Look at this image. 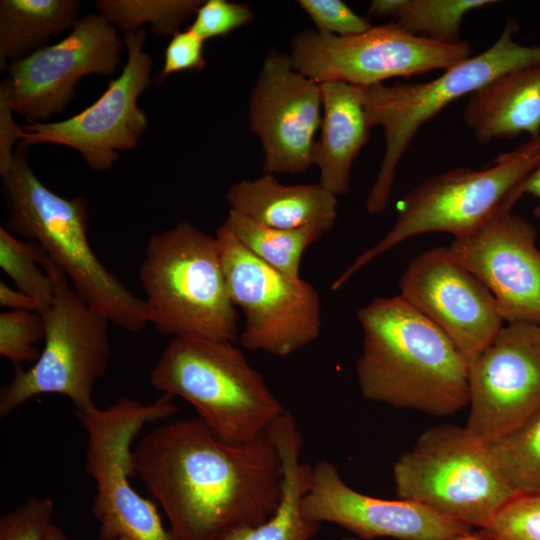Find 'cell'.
Segmentation results:
<instances>
[{"mask_svg": "<svg viewBox=\"0 0 540 540\" xmlns=\"http://www.w3.org/2000/svg\"><path fill=\"white\" fill-rule=\"evenodd\" d=\"M131 465L163 509L174 540H219L256 526L281 499L282 460L269 430L231 444L199 418L175 420L141 437Z\"/></svg>", "mask_w": 540, "mask_h": 540, "instance_id": "cell-1", "label": "cell"}, {"mask_svg": "<svg viewBox=\"0 0 540 540\" xmlns=\"http://www.w3.org/2000/svg\"><path fill=\"white\" fill-rule=\"evenodd\" d=\"M357 317L363 340L356 374L364 398L436 417L468 406V362L400 295L373 299Z\"/></svg>", "mask_w": 540, "mask_h": 540, "instance_id": "cell-2", "label": "cell"}, {"mask_svg": "<svg viewBox=\"0 0 540 540\" xmlns=\"http://www.w3.org/2000/svg\"><path fill=\"white\" fill-rule=\"evenodd\" d=\"M0 175L8 210L4 228L40 245L75 291L111 323L129 332L144 329V300L102 264L89 243L87 201L46 187L29 164L28 147L20 144Z\"/></svg>", "mask_w": 540, "mask_h": 540, "instance_id": "cell-3", "label": "cell"}, {"mask_svg": "<svg viewBox=\"0 0 540 540\" xmlns=\"http://www.w3.org/2000/svg\"><path fill=\"white\" fill-rule=\"evenodd\" d=\"M139 280L149 323L161 334L232 343L239 338L216 236L187 221L152 235Z\"/></svg>", "mask_w": 540, "mask_h": 540, "instance_id": "cell-4", "label": "cell"}, {"mask_svg": "<svg viewBox=\"0 0 540 540\" xmlns=\"http://www.w3.org/2000/svg\"><path fill=\"white\" fill-rule=\"evenodd\" d=\"M150 384L187 401L221 440L244 444L264 435L286 409L234 343L172 338Z\"/></svg>", "mask_w": 540, "mask_h": 540, "instance_id": "cell-5", "label": "cell"}, {"mask_svg": "<svg viewBox=\"0 0 540 540\" xmlns=\"http://www.w3.org/2000/svg\"><path fill=\"white\" fill-rule=\"evenodd\" d=\"M539 164L540 135L483 169L460 167L423 181L398 202L397 218L387 234L361 253L331 290H339L365 265L407 239L433 232L454 238L473 232L501 209L514 206L517 187Z\"/></svg>", "mask_w": 540, "mask_h": 540, "instance_id": "cell-6", "label": "cell"}, {"mask_svg": "<svg viewBox=\"0 0 540 540\" xmlns=\"http://www.w3.org/2000/svg\"><path fill=\"white\" fill-rule=\"evenodd\" d=\"M518 30L516 20H507L488 49L433 80L361 87L369 127H381L385 139L380 168L365 202L368 213L377 214L387 207L397 166L426 122L499 75L540 62V46L518 43L514 39Z\"/></svg>", "mask_w": 540, "mask_h": 540, "instance_id": "cell-7", "label": "cell"}, {"mask_svg": "<svg viewBox=\"0 0 540 540\" xmlns=\"http://www.w3.org/2000/svg\"><path fill=\"white\" fill-rule=\"evenodd\" d=\"M393 478L398 499L480 529L519 495L503 478L488 444L453 424L423 432L394 463Z\"/></svg>", "mask_w": 540, "mask_h": 540, "instance_id": "cell-8", "label": "cell"}, {"mask_svg": "<svg viewBox=\"0 0 540 540\" xmlns=\"http://www.w3.org/2000/svg\"><path fill=\"white\" fill-rule=\"evenodd\" d=\"M44 269L52 277L55 296L41 315L44 347L28 369L18 367L0 393V417L5 418L32 397L59 394L75 411L96 406L94 388L111 357V321L87 303L49 258Z\"/></svg>", "mask_w": 540, "mask_h": 540, "instance_id": "cell-9", "label": "cell"}, {"mask_svg": "<svg viewBox=\"0 0 540 540\" xmlns=\"http://www.w3.org/2000/svg\"><path fill=\"white\" fill-rule=\"evenodd\" d=\"M173 397L162 394L151 403L122 397L106 408L75 411L85 429L86 473L94 480L92 514L99 540H174L156 505L132 485V443L143 428L177 412Z\"/></svg>", "mask_w": 540, "mask_h": 540, "instance_id": "cell-10", "label": "cell"}, {"mask_svg": "<svg viewBox=\"0 0 540 540\" xmlns=\"http://www.w3.org/2000/svg\"><path fill=\"white\" fill-rule=\"evenodd\" d=\"M215 236L230 297L244 315L242 347L286 357L314 342L321 329L316 289L261 261L224 224Z\"/></svg>", "mask_w": 540, "mask_h": 540, "instance_id": "cell-11", "label": "cell"}, {"mask_svg": "<svg viewBox=\"0 0 540 540\" xmlns=\"http://www.w3.org/2000/svg\"><path fill=\"white\" fill-rule=\"evenodd\" d=\"M472 56L466 41L441 43L408 33L395 22L337 36L306 29L294 36L292 67L318 83L366 87L393 78L447 70Z\"/></svg>", "mask_w": 540, "mask_h": 540, "instance_id": "cell-12", "label": "cell"}, {"mask_svg": "<svg viewBox=\"0 0 540 540\" xmlns=\"http://www.w3.org/2000/svg\"><path fill=\"white\" fill-rule=\"evenodd\" d=\"M127 60L120 75L89 107L65 120L22 125L20 145L50 143L78 151L95 171L111 168L120 152L134 149L148 120L138 98L150 85L153 61L144 50L143 28L126 32Z\"/></svg>", "mask_w": 540, "mask_h": 540, "instance_id": "cell-13", "label": "cell"}, {"mask_svg": "<svg viewBox=\"0 0 540 540\" xmlns=\"http://www.w3.org/2000/svg\"><path fill=\"white\" fill-rule=\"evenodd\" d=\"M122 44L115 26L100 14H89L61 41L12 63L0 95L31 123L45 121L64 111L84 76H113Z\"/></svg>", "mask_w": 540, "mask_h": 540, "instance_id": "cell-14", "label": "cell"}, {"mask_svg": "<svg viewBox=\"0 0 540 540\" xmlns=\"http://www.w3.org/2000/svg\"><path fill=\"white\" fill-rule=\"evenodd\" d=\"M465 428L490 444L540 411V325L506 323L469 364Z\"/></svg>", "mask_w": 540, "mask_h": 540, "instance_id": "cell-15", "label": "cell"}, {"mask_svg": "<svg viewBox=\"0 0 540 540\" xmlns=\"http://www.w3.org/2000/svg\"><path fill=\"white\" fill-rule=\"evenodd\" d=\"M400 296L440 328L470 364L505 325L491 291L448 248L416 256L399 281Z\"/></svg>", "mask_w": 540, "mask_h": 540, "instance_id": "cell-16", "label": "cell"}, {"mask_svg": "<svg viewBox=\"0 0 540 540\" xmlns=\"http://www.w3.org/2000/svg\"><path fill=\"white\" fill-rule=\"evenodd\" d=\"M321 108L320 83L294 70L289 54L271 50L249 103V126L264 150V173L298 174L313 165Z\"/></svg>", "mask_w": 540, "mask_h": 540, "instance_id": "cell-17", "label": "cell"}, {"mask_svg": "<svg viewBox=\"0 0 540 540\" xmlns=\"http://www.w3.org/2000/svg\"><path fill=\"white\" fill-rule=\"evenodd\" d=\"M505 207L456 237L451 255L492 293L505 323L540 325V250L536 228Z\"/></svg>", "mask_w": 540, "mask_h": 540, "instance_id": "cell-18", "label": "cell"}, {"mask_svg": "<svg viewBox=\"0 0 540 540\" xmlns=\"http://www.w3.org/2000/svg\"><path fill=\"white\" fill-rule=\"evenodd\" d=\"M301 511L310 521L336 524L366 540H458L471 529L412 501L360 493L347 485L337 467L327 460L312 466Z\"/></svg>", "mask_w": 540, "mask_h": 540, "instance_id": "cell-19", "label": "cell"}, {"mask_svg": "<svg viewBox=\"0 0 540 540\" xmlns=\"http://www.w3.org/2000/svg\"><path fill=\"white\" fill-rule=\"evenodd\" d=\"M463 120L480 144L540 135V62L508 71L468 97Z\"/></svg>", "mask_w": 540, "mask_h": 540, "instance_id": "cell-20", "label": "cell"}, {"mask_svg": "<svg viewBox=\"0 0 540 540\" xmlns=\"http://www.w3.org/2000/svg\"><path fill=\"white\" fill-rule=\"evenodd\" d=\"M323 115L313 148L319 184L334 195L350 191L354 161L370 137L361 87L344 82L320 83Z\"/></svg>", "mask_w": 540, "mask_h": 540, "instance_id": "cell-21", "label": "cell"}, {"mask_svg": "<svg viewBox=\"0 0 540 540\" xmlns=\"http://www.w3.org/2000/svg\"><path fill=\"white\" fill-rule=\"evenodd\" d=\"M226 200L231 210L273 228L326 232L337 219V196L319 183L283 185L272 174L231 184Z\"/></svg>", "mask_w": 540, "mask_h": 540, "instance_id": "cell-22", "label": "cell"}, {"mask_svg": "<svg viewBox=\"0 0 540 540\" xmlns=\"http://www.w3.org/2000/svg\"><path fill=\"white\" fill-rule=\"evenodd\" d=\"M282 460L283 482L279 505L274 514L261 524L234 530L219 540H312L321 523L306 519L301 503L307 492L312 466L302 462V434L295 417L286 412L271 427Z\"/></svg>", "mask_w": 540, "mask_h": 540, "instance_id": "cell-23", "label": "cell"}, {"mask_svg": "<svg viewBox=\"0 0 540 540\" xmlns=\"http://www.w3.org/2000/svg\"><path fill=\"white\" fill-rule=\"evenodd\" d=\"M76 0H1L0 69L46 47L51 37L78 23Z\"/></svg>", "mask_w": 540, "mask_h": 540, "instance_id": "cell-24", "label": "cell"}, {"mask_svg": "<svg viewBox=\"0 0 540 540\" xmlns=\"http://www.w3.org/2000/svg\"><path fill=\"white\" fill-rule=\"evenodd\" d=\"M494 0H374L369 14L391 17L410 34L441 43H458L465 16Z\"/></svg>", "mask_w": 540, "mask_h": 540, "instance_id": "cell-25", "label": "cell"}, {"mask_svg": "<svg viewBox=\"0 0 540 540\" xmlns=\"http://www.w3.org/2000/svg\"><path fill=\"white\" fill-rule=\"evenodd\" d=\"M224 225L249 252L291 278H301L300 264L305 250L324 233L314 227H269L231 209Z\"/></svg>", "mask_w": 540, "mask_h": 540, "instance_id": "cell-26", "label": "cell"}, {"mask_svg": "<svg viewBox=\"0 0 540 540\" xmlns=\"http://www.w3.org/2000/svg\"><path fill=\"white\" fill-rule=\"evenodd\" d=\"M488 447L513 490L519 495H540V411Z\"/></svg>", "mask_w": 540, "mask_h": 540, "instance_id": "cell-27", "label": "cell"}, {"mask_svg": "<svg viewBox=\"0 0 540 540\" xmlns=\"http://www.w3.org/2000/svg\"><path fill=\"white\" fill-rule=\"evenodd\" d=\"M202 3L200 0H99L96 7L101 16L125 33L150 24L156 35L172 37Z\"/></svg>", "mask_w": 540, "mask_h": 540, "instance_id": "cell-28", "label": "cell"}, {"mask_svg": "<svg viewBox=\"0 0 540 540\" xmlns=\"http://www.w3.org/2000/svg\"><path fill=\"white\" fill-rule=\"evenodd\" d=\"M44 249L35 242H25L0 228V267L14 281L18 290L30 296L42 314L53 303L55 285L44 268L47 259Z\"/></svg>", "mask_w": 540, "mask_h": 540, "instance_id": "cell-29", "label": "cell"}, {"mask_svg": "<svg viewBox=\"0 0 540 540\" xmlns=\"http://www.w3.org/2000/svg\"><path fill=\"white\" fill-rule=\"evenodd\" d=\"M43 338L44 325L39 313L9 310L0 314V354L14 364H33L40 355L34 344Z\"/></svg>", "mask_w": 540, "mask_h": 540, "instance_id": "cell-30", "label": "cell"}, {"mask_svg": "<svg viewBox=\"0 0 540 540\" xmlns=\"http://www.w3.org/2000/svg\"><path fill=\"white\" fill-rule=\"evenodd\" d=\"M497 540H540V495H518L481 529Z\"/></svg>", "mask_w": 540, "mask_h": 540, "instance_id": "cell-31", "label": "cell"}, {"mask_svg": "<svg viewBox=\"0 0 540 540\" xmlns=\"http://www.w3.org/2000/svg\"><path fill=\"white\" fill-rule=\"evenodd\" d=\"M53 513L51 499H28L0 518V540H43Z\"/></svg>", "mask_w": 540, "mask_h": 540, "instance_id": "cell-32", "label": "cell"}, {"mask_svg": "<svg viewBox=\"0 0 540 540\" xmlns=\"http://www.w3.org/2000/svg\"><path fill=\"white\" fill-rule=\"evenodd\" d=\"M253 13L247 5L227 0L203 1L188 27L203 41L223 37L247 24Z\"/></svg>", "mask_w": 540, "mask_h": 540, "instance_id": "cell-33", "label": "cell"}, {"mask_svg": "<svg viewBox=\"0 0 540 540\" xmlns=\"http://www.w3.org/2000/svg\"><path fill=\"white\" fill-rule=\"evenodd\" d=\"M298 3L312 19L319 33L348 36L371 28L366 18L341 0H300Z\"/></svg>", "mask_w": 540, "mask_h": 540, "instance_id": "cell-34", "label": "cell"}, {"mask_svg": "<svg viewBox=\"0 0 540 540\" xmlns=\"http://www.w3.org/2000/svg\"><path fill=\"white\" fill-rule=\"evenodd\" d=\"M204 41L191 30L175 33L164 52V63L158 78L163 81L173 73L201 70L206 61L203 55Z\"/></svg>", "mask_w": 540, "mask_h": 540, "instance_id": "cell-35", "label": "cell"}, {"mask_svg": "<svg viewBox=\"0 0 540 540\" xmlns=\"http://www.w3.org/2000/svg\"><path fill=\"white\" fill-rule=\"evenodd\" d=\"M12 109L6 99L0 95V169L4 168L13 157V145L23 134L12 116Z\"/></svg>", "mask_w": 540, "mask_h": 540, "instance_id": "cell-36", "label": "cell"}, {"mask_svg": "<svg viewBox=\"0 0 540 540\" xmlns=\"http://www.w3.org/2000/svg\"><path fill=\"white\" fill-rule=\"evenodd\" d=\"M0 305L11 311L37 312L35 301L20 290H14L4 281H0Z\"/></svg>", "mask_w": 540, "mask_h": 540, "instance_id": "cell-37", "label": "cell"}, {"mask_svg": "<svg viewBox=\"0 0 540 540\" xmlns=\"http://www.w3.org/2000/svg\"><path fill=\"white\" fill-rule=\"evenodd\" d=\"M516 192L519 198L529 194L540 199V164L520 183ZM534 215L540 218V204L534 209Z\"/></svg>", "mask_w": 540, "mask_h": 540, "instance_id": "cell-38", "label": "cell"}, {"mask_svg": "<svg viewBox=\"0 0 540 540\" xmlns=\"http://www.w3.org/2000/svg\"><path fill=\"white\" fill-rule=\"evenodd\" d=\"M43 540H70V538L61 527L52 523Z\"/></svg>", "mask_w": 540, "mask_h": 540, "instance_id": "cell-39", "label": "cell"}, {"mask_svg": "<svg viewBox=\"0 0 540 540\" xmlns=\"http://www.w3.org/2000/svg\"><path fill=\"white\" fill-rule=\"evenodd\" d=\"M458 540H497L493 536H491L489 533H487L484 530H479V532L476 533H469L466 536H463L459 538Z\"/></svg>", "mask_w": 540, "mask_h": 540, "instance_id": "cell-40", "label": "cell"}, {"mask_svg": "<svg viewBox=\"0 0 540 540\" xmlns=\"http://www.w3.org/2000/svg\"><path fill=\"white\" fill-rule=\"evenodd\" d=\"M340 540H366V539H360L357 537H344V538H341Z\"/></svg>", "mask_w": 540, "mask_h": 540, "instance_id": "cell-41", "label": "cell"}, {"mask_svg": "<svg viewBox=\"0 0 540 540\" xmlns=\"http://www.w3.org/2000/svg\"><path fill=\"white\" fill-rule=\"evenodd\" d=\"M117 540H129V539L126 538V537H120V538H118Z\"/></svg>", "mask_w": 540, "mask_h": 540, "instance_id": "cell-42", "label": "cell"}]
</instances>
